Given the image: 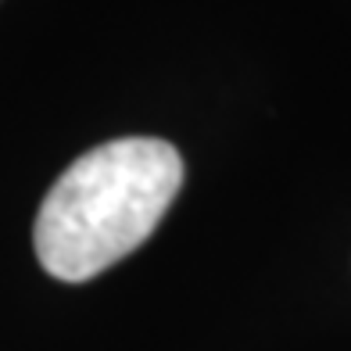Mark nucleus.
Instances as JSON below:
<instances>
[{
  "label": "nucleus",
  "instance_id": "f257e3e1",
  "mask_svg": "<svg viewBox=\"0 0 351 351\" xmlns=\"http://www.w3.org/2000/svg\"><path fill=\"white\" fill-rule=\"evenodd\" d=\"M180 186L183 158L165 140L125 136L86 151L40 204V265L65 283L101 276L154 233Z\"/></svg>",
  "mask_w": 351,
  "mask_h": 351
}]
</instances>
